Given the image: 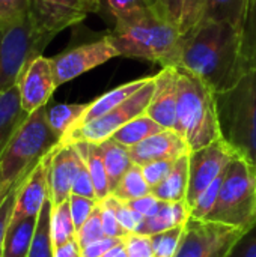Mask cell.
Masks as SVG:
<instances>
[{
    "mask_svg": "<svg viewBox=\"0 0 256 257\" xmlns=\"http://www.w3.org/2000/svg\"><path fill=\"white\" fill-rule=\"evenodd\" d=\"M178 68L202 80L214 93L232 89L253 68L246 30L228 21L202 20L183 35Z\"/></svg>",
    "mask_w": 256,
    "mask_h": 257,
    "instance_id": "cell-1",
    "label": "cell"
},
{
    "mask_svg": "<svg viewBox=\"0 0 256 257\" xmlns=\"http://www.w3.org/2000/svg\"><path fill=\"white\" fill-rule=\"evenodd\" d=\"M109 38L119 56L160 63L161 68L180 65L183 33L178 26L163 20L151 8L121 17Z\"/></svg>",
    "mask_w": 256,
    "mask_h": 257,
    "instance_id": "cell-2",
    "label": "cell"
},
{
    "mask_svg": "<svg viewBox=\"0 0 256 257\" xmlns=\"http://www.w3.org/2000/svg\"><path fill=\"white\" fill-rule=\"evenodd\" d=\"M189 145L199 151L222 137L216 93L202 80L178 68V102L174 128Z\"/></svg>",
    "mask_w": 256,
    "mask_h": 257,
    "instance_id": "cell-3",
    "label": "cell"
},
{
    "mask_svg": "<svg viewBox=\"0 0 256 257\" xmlns=\"http://www.w3.org/2000/svg\"><path fill=\"white\" fill-rule=\"evenodd\" d=\"M222 139L256 167V68L229 90L216 93Z\"/></svg>",
    "mask_w": 256,
    "mask_h": 257,
    "instance_id": "cell-4",
    "label": "cell"
},
{
    "mask_svg": "<svg viewBox=\"0 0 256 257\" xmlns=\"http://www.w3.org/2000/svg\"><path fill=\"white\" fill-rule=\"evenodd\" d=\"M60 139L47 120V107H42L23 122L0 158V173L11 185L20 184L54 148Z\"/></svg>",
    "mask_w": 256,
    "mask_h": 257,
    "instance_id": "cell-5",
    "label": "cell"
},
{
    "mask_svg": "<svg viewBox=\"0 0 256 257\" xmlns=\"http://www.w3.org/2000/svg\"><path fill=\"white\" fill-rule=\"evenodd\" d=\"M54 36L42 32L32 15L0 23V93L17 86L24 68L42 56Z\"/></svg>",
    "mask_w": 256,
    "mask_h": 257,
    "instance_id": "cell-6",
    "label": "cell"
},
{
    "mask_svg": "<svg viewBox=\"0 0 256 257\" xmlns=\"http://www.w3.org/2000/svg\"><path fill=\"white\" fill-rule=\"evenodd\" d=\"M207 221H216L247 232L256 224V167L235 158L225 173L217 203Z\"/></svg>",
    "mask_w": 256,
    "mask_h": 257,
    "instance_id": "cell-7",
    "label": "cell"
},
{
    "mask_svg": "<svg viewBox=\"0 0 256 257\" xmlns=\"http://www.w3.org/2000/svg\"><path fill=\"white\" fill-rule=\"evenodd\" d=\"M154 89H155V77L152 75L140 90H137L131 98H128L119 107L113 108L112 111L95 120H91L84 125L71 130L60 140V145H71L77 142L98 145L112 139L119 128L127 125L130 120L136 119L137 116L146 113V108L154 95Z\"/></svg>",
    "mask_w": 256,
    "mask_h": 257,
    "instance_id": "cell-8",
    "label": "cell"
},
{
    "mask_svg": "<svg viewBox=\"0 0 256 257\" xmlns=\"http://www.w3.org/2000/svg\"><path fill=\"white\" fill-rule=\"evenodd\" d=\"M244 233L232 226L190 217L175 257H229Z\"/></svg>",
    "mask_w": 256,
    "mask_h": 257,
    "instance_id": "cell-9",
    "label": "cell"
},
{
    "mask_svg": "<svg viewBox=\"0 0 256 257\" xmlns=\"http://www.w3.org/2000/svg\"><path fill=\"white\" fill-rule=\"evenodd\" d=\"M240 155L220 137L211 145L189 155V190L186 203L192 209L198 197L222 176Z\"/></svg>",
    "mask_w": 256,
    "mask_h": 257,
    "instance_id": "cell-10",
    "label": "cell"
},
{
    "mask_svg": "<svg viewBox=\"0 0 256 257\" xmlns=\"http://www.w3.org/2000/svg\"><path fill=\"white\" fill-rule=\"evenodd\" d=\"M115 57H119V53L112 44L109 33L92 42L68 48L51 57L56 84L59 87Z\"/></svg>",
    "mask_w": 256,
    "mask_h": 257,
    "instance_id": "cell-11",
    "label": "cell"
},
{
    "mask_svg": "<svg viewBox=\"0 0 256 257\" xmlns=\"http://www.w3.org/2000/svg\"><path fill=\"white\" fill-rule=\"evenodd\" d=\"M21 105L27 114L47 107V102L57 89L51 57L38 56L21 72L17 83Z\"/></svg>",
    "mask_w": 256,
    "mask_h": 257,
    "instance_id": "cell-12",
    "label": "cell"
},
{
    "mask_svg": "<svg viewBox=\"0 0 256 257\" xmlns=\"http://www.w3.org/2000/svg\"><path fill=\"white\" fill-rule=\"evenodd\" d=\"M51 152L18 184L12 221L24 220L29 217H38L42 206L50 199L48 169H50Z\"/></svg>",
    "mask_w": 256,
    "mask_h": 257,
    "instance_id": "cell-13",
    "label": "cell"
},
{
    "mask_svg": "<svg viewBox=\"0 0 256 257\" xmlns=\"http://www.w3.org/2000/svg\"><path fill=\"white\" fill-rule=\"evenodd\" d=\"M30 12L36 26L51 36L88 17L83 0H32Z\"/></svg>",
    "mask_w": 256,
    "mask_h": 257,
    "instance_id": "cell-14",
    "label": "cell"
},
{
    "mask_svg": "<svg viewBox=\"0 0 256 257\" xmlns=\"http://www.w3.org/2000/svg\"><path fill=\"white\" fill-rule=\"evenodd\" d=\"M80 155L74 145H59L51 152L48 169V188L50 202L57 206L69 199L72 185L80 166Z\"/></svg>",
    "mask_w": 256,
    "mask_h": 257,
    "instance_id": "cell-15",
    "label": "cell"
},
{
    "mask_svg": "<svg viewBox=\"0 0 256 257\" xmlns=\"http://www.w3.org/2000/svg\"><path fill=\"white\" fill-rule=\"evenodd\" d=\"M154 77L155 89L146 108V114L164 130H174L178 102V68H161V71Z\"/></svg>",
    "mask_w": 256,
    "mask_h": 257,
    "instance_id": "cell-16",
    "label": "cell"
},
{
    "mask_svg": "<svg viewBox=\"0 0 256 257\" xmlns=\"http://www.w3.org/2000/svg\"><path fill=\"white\" fill-rule=\"evenodd\" d=\"M187 154H190V148L175 130H163L130 148L133 163L140 167L158 160H178Z\"/></svg>",
    "mask_w": 256,
    "mask_h": 257,
    "instance_id": "cell-17",
    "label": "cell"
},
{
    "mask_svg": "<svg viewBox=\"0 0 256 257\" xmlns=\"http://www.w3.org/2000/svg\"><path fill=\"white\" fill-rule=\"evenodd\" d=\"M148 80H149V77H143V78H137V80L128 81V83H124V84L112 89L110 92L98 96L92 102H88V108L84 110L83 116L80 117V120L77 122V125L74 128H77L80 125H84V123H88L91 120H95V119L107 114L113 108L119 107L128 98H131L137 90H140L148 83Z\"/></svg>",
    "mask_w": 256,
    "mask_h": 257,
    "instance_id": "cell-18",
    "label": "cell"
},
{
    "mask_svg": "<svg viewBox=\"0 0 256 257\" xmlns=\"http://www.w3.org/2000/svg\"><path fill=\"white\" fill-rule=\"evenodd\" d=\"M27 116L29 114L21 105V98L17 86L0 93V158Z\"/></svg>",
    "mask_w": 256,
    "mask_h": 257,
    "instance_id": "cell-19",
    "label": "cell"
},
{
    "mask_svg": "<svg viewBox=\"0 0 256 257\" xmlns=\"http://www.w3.org/2000/svg\"><path fill=\"white\" fill-rule=\"evenodd\" d=\"M190 218V208L186 202H161L158 212L149 218H145L143 223L137 227L136 233L140 235H157L180 226H186Z\"/></svg>",
    "mask_w": 256,
    "mask_h": 257,
    "instance_id": "cell-20",
    "label": "cell"
},
{
    "mask_svg": "<svg viewBox=\"0 0 256 257\" xmlns=\"http://www.w3.org/2000/svg\"><path fill=\"white\" fill-rule=\"evenodd\" d=\"M97 149L104 161L107 178H109V187L110 194L116 190L121 179L125 176V173L130 170V167L134 164L130 155V149L121 143H118L115 139H109L103 143L97 145Z\"/></svg>",
    "mask_w": 256,
    "mask_h": 257,
    "instance_id": "cell-21",
    "label": "cell"
},
{
    "mask_svg": "<svg viewBox=\"0 0 256 257\" xmlns=\"http://www.w3.org/2000/svg\"><path fill=\"white\" fill-rule=\"evenodd\" d=\"M189 155H183L175 161L172 172L157 187L151 190V194L161 202H186L189 190Z\"/></svg>",
    "mask_w": 256,
    "mask_h": 257,
    "instance_id": "cell-22",
    "label": "cell"
},
{
    "mask_svg": "<svg viewBox=\"0 0 256 257\" xmlns=\"http://www.w3.org/2000/svg\"><path fill=\"white\" fill-rule=\"evenodd\" d=\"M71 145L75 146L78 155L81 157V160L84 161V164L91 173L97 202L98 203L103 202L107 196H110V187H109L106 166H104V161L97 149V145L86 143V142H77V143H71Z\"/></svg>",
    "mask_w": 256,
    "mask_h": 257,
    "instance_id": "cell-23",
    "label": "cell"
},
{
    "mask_svg": "<svg viewBox=\"0 0 256 257\" xmlns=\"http://www.w3.org/2000/svg\"><path fill=\"white\" fill-rule=\"evenodd\" d=\"M38 217L11 221L6 232L2 257H29Z\"/></svg>",
    "mask_w": 256,
    "mask_h": 257,
    "instance_id": "cell-24",
    "label": "cell"
},
{
    "mask_svg": "<svg viewBox=\"0 0 256 257\" xmlns=\"http://www.w3.org/2000/svg\"><path fill=\"white\" fill-rule=\"evenodd\" d=\"M250 6L252 0H210L205 18L216 21H228L235 27L246 30Z\"/></svg>",
    "mask_w": 256,
    "mask_h": 257,
    "instance_id": "cell-25",
    "label": "cell"
},
{
    "mask_svg": "<svg viewBox=\"0 0 256 257\" xmlns=\"http://www.w3.org/2000/svg\"><path fill=\"white\" fill-rule=\"evenodd\" d=\"M164 128L161 125H158L154 119H151L146 113L137 116L136 119L130 120L127 125H124L122 128H119L112 139H115L118 143L127 146L128 149L142 143L143 140H146L148 137L163 131Z\"/></svg>",
    "mask_w": 256,
    "mask_h": 257,
    "instance_id": "cell-26",
    "label": "cell"
},
{
    "mask_svg": "<svg viewBox=\"0 0 256 257\" xmlns=\"http://www.w3.org/2000/svg\"><path fill=\"white\" fill-rule=\"evenodd\" d=\"M88 108L86 104H56L47 108V120L54 134L62 140L80 120L84 110Z\"/></svg>",
    "mask_w": 256,
    "mask_h": 257,
    "instance_id": "cell-27",
    "label": "cell"
},
{
    "mask_svg": "<svg viewBox=\"0 0 256 257\" xmlns=\"http://www.w3.org/2000/svg\"><path fill=\"white\" fill-rule=\"evenodd\" d=\"M51 209H53V205L48 199L38 215L36 229H35L33 239H32L29 257H54V247H53L51 229H50Z\"/></svg>",
    "mask_w": 256,
    "mask_h": 257,
    "instance_id": "cell-28",
    "label": "cell"
},
{
    "mask_svg": "<svg viewBox=\"0 0 256 257\" xmlns=\"http://www.w3.org/2000/svg\"><path fill=\"white\" fill-rule=\"evenodd\" d=\"M50 229H51V241L53 247H62L68 244L69 241L75 239L77 230L71 217L69 209V199L57 206H53L51 209V220H50Z\"/></svg>",
    "mask_w": 256,
    "mask_h": 257,
    "instance_id": "cell-29",
    "label": "cell"
},
{
    "mask_svg": "<svg viewBox=\"0 0 256 257\" xmlns=\"http://www.w3.org/2000/svg\"><path fill=\"white\" fill-rule=\"evenodd\" d=\"M112 194L124 202H130V200L151 194V187L148 185L143 176L142 167L137 164H133Z\"/></svg>",
    "mask_w": 256,
    "mask_h": 257,
    "instance_id": "cell-30",
    "label": "cell"
},
{
    "mask_svg": "<svg viewBox=\"0 0 256 257\" xmlns=\"http://www.w3.org/2000/svg\"><path fill=\"white\" fill-rule=\"evenodd\" d=\"M145 8H151V0H100L97 14L113 27L121 17Z\"/></svg>",
    "mask_w": 256,
    "mask_h": 257,
    "instance_id": "cell-31",
    "label": "cell"
},
{
    "mask_svg": "<svg viewBox=\"0 0 256 257\" xmlns=\"http://www.w3.org/2000/svg\"><path fill=\"white\" fill-rule=\"evenodd\" d=\"M226 173V172H225ZM225 173L222 176H219L199 197L198 200L195 202L193 208L190 209V217L192 218H196V220H208L210 214L213 212L216 203H217V199H219V193H220V188H222V184H223V179H225Z\"/></svg>",
    "mask_w": 256,
    "mask_h": 257,
    "instance_id": "cell-32",
    "label": "cell"
},
{
    "mask_svg": "<svg viewBox=\"0 0 256 257\" xmlns=\"http://www.w3.org/2000/svg\"><path fill=\"white\" fill-rule=\"evenodd\" d=\"M184 233V226L157 233L151 236L154 257H175L180 248L181 239Z\"/></svg>",
    "mask_w": 256,
    "mask_h": 257,
    "instance_id": "cell-33",
    "label": "cell"
},
{
    "mask_svg": "<svg viewBox=\"0 0 256 257\" xmlns=\"http://www.w3.org/2000/svg\"><path fill=\"white\" fill-rule=\"evenodd\" d=\"M208 3L210 0H184L183 18L180 24V30L183 35L189 33L192 29L201 24V21L205 18Z\"/></svg>",
    "mask_w": 256,
    "mask_h": 257,
    "instance_id": "cell-34",
    "label": "cell"
},
{
    "mask_svg": "<svg viewBox=\"0 0 256 257\" xmlns=\"http://www.w3.org/2000/svg\"><path fill=\"white\" fill-rule=\"evenodd\" d=\"M104 208L110 209L115 217L118 218V221L122 224V227L128 232V233H133L137 230V223H136V218L133 215V211L130 209L128 203L118 199L116 196L110 194L107 196L103 202H100Z\"/></svg>",
    "mask_w": 256,
    "mask_h": 257,
    "instance_id": "cell-35",
    "label": "cell"
},
{
    "mask_svg": "<svg viewBox=\"0 0 256 257\" xmlns=\"http://www.w3.org/2000/svg\"><path fill=\"white\" fill-rule=\"evenodd\" d=\"M106 235H104V230H103V224H101V214H100V206L97 205L95 211L92 212V215L88 218V221L77 230V235H75V239L80 245V248L98 241V239H103Z\"/></svg>",
    "mask_w": 256,
    "mask_h": 257,
    "instance_id": "cell-36",
    "label": "cell"
},
{
    "mask_svg": "<svg viewBox=\"0 0 256 257\" xmlns=\"http://www.w3.org/2000/svg\"><path fill=\"white\" fill-rule=\"evenodd\" d=\"M122 245L128 257H154L151 236L140 233H127L122 239Z\"/></svg>",
    "mask_w": 256,
    "mask_h": 257,
    "instance_id": "cell-37",
    "label": "cell"
},
{
    "mask_svg": "<svg viewBox=\"0 0 256 257\" xmlns=\"http://www.w3.org/2000/svg\"><path fill=\"white\" fill-rule=\"evenodd\" d=\"M98 202L94 199H88V197H81L75 194L69 196V209H71V217H72L75 230H78L88 221V218L95 211Z\"/></svg>",
    "mask_w": 256,
    "mask_h": 257,
    "instance_id": "cell-38",
    "label": "cell"
},
{
    "mask_svg": "<svg viewBox=\"0 0 256 257\" xmlns=\"http://www.w3.org/2000/svg\"><path fill=\"white\" fill-rule=\"evenodd\" d=\"M177 160H158V161H152L148 163L145 166H142V172L143 176L148 182V185L151 187V190L157 185H160L167 175L172 172L174 166H175Z\"/></svg>",
    "mask_w": 256,
    "mask_h": 257,
    "instance_id": "cell-39",
    "label": "cell"
},
{
    "mask_svg": "<svg viewBox=\"0 0 256 257\" xmlns=\"http://www.w3.org/2000/svg\"><path fill=\"white\" fill-rule=\"evenodd\" d=\"M151 9L163 20L180 27L184 9V0H151Z\"/></svg>",
    "mask_w": 256,
    "mask_h": 257,
    "instance_id": "cell-40",
    "label": "cell"
},
{
    "mask_svg": "<svg viewBox=\"0 0 256 257\" xmlns=\"http://www.w3.org/2000/svg\"><path fill=\"white\" fill-rule=\"evenodd\" d=\"M32 0H0V23L15 21L30 12Z\"/></svg>",
    "mask_w": 256,
    "mask_h": 257,
    "instance_id": "cell-41",
    "label": "cell"
},
{
    "mask_svg": "<svg viewBox=\"0 0 256 257\" xmlns=\"http://www.w3.org/2000/svg\"><path fill=\"white\" fill-rule=\"evenodd\" d=\"M17 187L18 184L8 193L5 200L0 205V257L3 254V244L6 238V232L9 229V224L12 221V214L15 208V196H17Z\"/></svg>",
    "mask_w": 256,
    "mask_h": 257,
    "instance_id": "cell-42",
    "label": "cell"
},
{
    "mask_svg": "<svg viewBox=\"0 0 256 257\" xmlns=\"http://www.w3.org/2000/svg\"><path fill=\"white\" fill-rule=\"evenodd\" d=\"M80 158H81V157H80ZM72 194L97 200L95 190H94V182H92L91 173H89V170H88V167H86V164H84V161H83V160L80 161L78 172H77L75 179H74Z\"/></svg>",
    "mask_w": 256,
    "mask_h": 257,
    "instance_id": "cell-43",
    "label": "cell"
},
{
    "mask_svg": "<svg viewBox=\"0 0 256 257\" xmlns=\"http://www.w3.org/2000/svg\"><path fill=\"white\" fill-rule=\"evenodd\" d=\"M100 206V214H101V224H103V230L104 235L107 238H115V239H122L128 232L122 227V224L118 221V218L115 217V214L104 208L101 203H98Z\"/></svg>",
    "mask_w": 256,
    "mask_h": 257,
    "instance_id": "cell-44",
    "label": "cell"
},
{
    "mask_svg": "<svg viewBox=\"0 0 256 257\" xmlns=\"http://www.w3.org/2000/svg\"><path fill=\"white\" fill-rule=\"evenodd\" d=\"M127 203H128V206H130V209L133 212L139 214L143 218H149V217L155 215L158 212L160 206H161V200H158L152 194H148V196H143V197L130 200Z\"/></svg>",
    "mask_w": 256,
    "mask_h": 257,
    "instance_id": "cell-45",
    "label": "cell"
},
{
    "mask_svg": "<svg viewBox=\"0 0 256 257\" xmlns=\"http://www.w3.org/2000/svg\"><path fill=\"white\" fill-rule=\"evenodd\" d=\"M229 257H256V224L241 236Z\"/></svg>",
    "mask_w": 256,
    "mask_h": 257,
    "instance_id": "cell-46",
    "label": "cell"
},
{
    "mask_svg": "<svg viewBox=\"0 0 256 257\" xmlns=\"http://www.w3.org/2000/svg\"><path fill=\"white\" fill-rule=\"evenodd\" d=\"M119 242H121V239L104 236L103 239H98V241L83 247L81 248V257H103L109 250H112Z\"/></svg>",
    "mask_w": 256,
    "mask_h": 257,
    "instance_id": "cell-47",
    "label": "cell"
},
{
    "mask_svg": "<svg viewBox=\"0 0 256 257\" xmlns=\"http://www.w3.org/2000/svg\"><path fill=\"white\" fill-rule=\"evenodd\" d=\"M246 35H247V42H249V50H250L252 66L256 68V0H252L250 14H249V20L246 26Z\"/></svg>",
    "mask_w": 256,
    "mask_h": 257,
    "instance_id": "cell-48",
    "label": "cell"
},
{
    "mask_svg": "<svg viewBox=\"0 0 256 257\" xmlns=\"http://www.w3.org/2000/svg\"><path fill=\"white\" fill-rule=\"evenodd\" d=\"M54 257H81V248L77 239L69 241L68 244L54 248Z\"/></svg>",
    "mask_w": 256,
    "mask_h": 257,
    "instance_id": "cell-49",
    "label": "cell"
},
{
    "mask_svg": "<svg viewBox=\"0 0 256 257\" xmlns=\"http://www.w3.org/2000/svg\"><path fill=\"white\" fill-rule=\"evenodd\" d=\"M103 257H128V254H127V251L122 245V241H121L118 245H115L112 250H109Z\"/></svg>",
    "mask_w": 256,
    "mask_h": 257,
    "instance_id": "cell-50",
    "label": "cell"
},
{
    "mask_svg": "<svg viewBox=\"0 0 256 257\" xmlns=\"http://www.w3.org/2000/svg\"><path fill=\"white\" fill-rule=\"evenodd\" d=\"M14 187H15V185H14ZM14 187H11V185L3 179V176H2V173H0V205H2V202L5 200V197L8 196V193H9Z\"/></svg>",
    "mask_w": 256,
    "mask_h": 257,
    "instance_id": "cell-51",
    "label": "cell"
},
{
    "mask_svg": "<svg viewBox=\"0 0 256 257\" xmlns=\"http://www.w3.org/2000/svg\"><path fill=\"white\" fill-rule=\"evenodd\" d=\"M83 2H84V8H86L88 14H91V12H95L97 14L100 0H83Z\"/></svg>",
    "mask_w": 256,
    "mask_h": 257,
    "instance_id": "cell-52",
    "label": "cell"
}]
</instances>
